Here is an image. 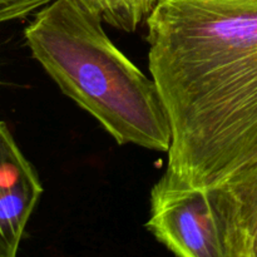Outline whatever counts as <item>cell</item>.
I'll return each mask as SVG.
<instances>
[{
    "instance_id": "cell-1",
    "label": "cell",
    "mask_w": 257,
    "mask_h": 257,
    "mask_svg": "<svg viewBox=\"0 0 257 257\" xmlns=\"http://www.w3.org/2000/svg\"><path fill=\"white\" fill-rule=\"evenodd\" d=\"M146 25L166 173L210 190L257 163V0H158Z\"/></svg>"
},
{
    "instance_id": "cell-2",
    "label": "cell",
    "mask_w": 257,
    "mask_h": 257,
    "mask_svg": "<svg viewBox=\"0 0 257 257\" xmlns=\"http://www.w3.org/2000/svg\"><path fill=\"white\" fill-rule=\"evenodd\" d=\"M33 58L63 94L119 146L168 152L171 127L157 84L109 39L77 0H54L24 30Z\"/></svg>"
},
{
    "instance_id": "cell-3",
    "label": "cell",
    "mask_w": 257,
    "mask_h": 257,
    "mask_svg": "<svg viewBox=\"0 0 257 257\" xmlns=\"http://www.w3.org/2000/svg\"><path fill=\"white\" fill-rule=\"evenodd\" d=\"M150 206L146 227L168 251L181 257H226L207 190L165 172L151 190Z\"/></svg>"
},
{
    "instance_id": "cell-4",
    "label": "cell",
    "mask_w": 257,
    "mask_h": 257,
    "mask_svg": "<svg viewBox=\"0 0 257 257\" xmlns=\"http://www.w3.org/2000/svg\"><path fill=\"white\" fill-rule=\"evenodd\" d=\"M43 195L34 166L0 122V257H14Z\"/></svg>"
},
{
    "instance_id": "cell-5",
    "label": "cell",
    "mask_w": 257,
    "mask_h": 257,
    "mask_svg": "<svg viewBox=\"0 0 257 257\" xmlns=\"http://www.w3.org/2000/svg\"><path fill=\"white\" fill-rule=\"evenodd\" d=\"M226 257H257V163L207 190Z\"/></svg>"
},
{
    "instance_id": "cell-6",
    "label": "cell",
    "mask_w": 257,
    "mask_h": 257,
    "mask_svg": "<svg viewBox=\"0 0 257 257\" xmlns=\"http://www.w3.org/2000/svg\"><path fill=\"white\" fill-rule=\"evenodd\" d=\"M88 13L112 28L133 33L147 20L158 0H77Z\"/></svg>"
},
{
    "instance_id": "cell-7",
    "label": "cell",
    "mask_w": 257,
    "mask_h": 257,
    "mask_svg": "<svg viewBox=\"0 0 257 257\" xmlns=\"http://www.w3.org/2000/svg\"><path fill=\"white\" fill-rule=\"evenodd\" d=\"M54 0H0V23L24 19Z\"/></svg>"
}]
</instances>
